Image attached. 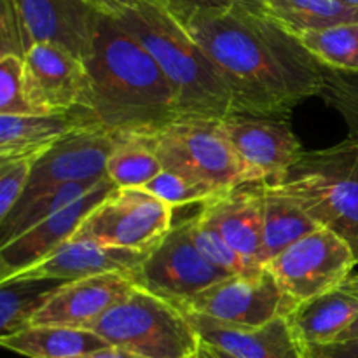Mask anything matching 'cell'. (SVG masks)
<instances>
[{
  "label": "cell",
  "instance_id": "1",
  "mask_svg": "<svg viewBox=\"0 0 358 358\" xmlns=\"http://www.w3.org/2000/svg\"><path fill=\"white\" fill-rule=\"evenodd\" d=\"M184 27L229 86L233 114L289 117L320 96L325 66L268 14L234 6L196 14Z\"/></svg>",
  "mask_w": 358,
  "mask_h": 358
},
{
  "label": "cell",
  "instance_id": "2",
  "mask_svg": "<svg viewBox=\"0 0 358 358\" xmlns=\"http://www.w3.org/2000/svg\"><path fill=\"white\" fill-rule=\"evenodd\" d=\"M84 63L93 112L114 135L152 136L180 119L161 66L114 16L98 14L93 48Z\"/></svg>",
  "mask_w": 358,
  "mask_h": 358
},
{
  "label": "cell",
  "instance_id": "3",
  "mask_svg": "<svg viewBox=\"0 0 358 358\" xmlns=\"http://www.w3.org/2000/svg\"><path fill=\"white\" fill-rule=\"evenodd\" d=\"M114 17L161 66L180 119H226L233 114V94L219 69L170 13L138 0Z\"/></svg>",
  "mask_w": 358,
  "mask_h": 358
},
{
  "label": "cell",
  "instance_id": "4",
  "mask_svg": "<svg viewBox=\"0 0 358 358\" xmlns=\"http://www.w3.org/2000/svg\"><path fill=\"white\" fill-rule=\"evenodd\" d=\"M315 222L348 243L358 262V140L304 152L278 184Z\"/></svg>",
  "mask_w": 358,
  "mask_h": 358
},
{
  "label": "cell",
  "instance_id": "5",
  "mask_svg": "<svg viewBox=\"0 0 358 358\" xmlns=\"http://www.w3.org/2000/svg\"><path fill=\"white\" fill-rule=\"evenodd\" d=\"M114 348L145 358H196L201 339L171 301L136 287L90 327Z\"/></svg>",
  "mask_w": 358,
  "mask_h": 358
},
{
  "label": "cell",
  "instance_id": "6",
  "mask_svg": "<svg viewBox=\"0 0 358 358\" xmlns=\"http://www.w3.org/2000/svg\"><path fill=\"white\" fill-rule=\"evenodd\" d=\"M147 138L164 171L206 185L217 194L252 184L220 119H178Z\"/></svg>",
  "mask_w": 358,
  "mask_h": 358
},
{
  "label": "cell",
  "instance_id": "7",
  "mask_svg": "<svg viewBox=\"0 0 358 358\" xmlns=\"http://www.w3.org/2000/svg\"><path fill=\"white\" fill-rule=\"evenodd\" d=\"M173 210L140 187L115 189L86 217L72 240L150 254L173 227Z\"/></svg>",
  "mask_w": 358,
  "mask_h": 358
},
{
  "label": "cell",
  "instance_id": "8",
  "mask_svg": "<svg viewBox=\"0 0 358 358\" xmlns=\"http://www.w3.org/2000/svg\"><path fill=\"white\" fill-rule=\"evenodd\" d=\"M173 304L220 324L261 327L275 318L287 317L297 303L280 287L268 268H261L227 276L191 299Z\"/></svg>",
  "mask_w": 358,
  "mask_h": 358
},
{
  "label": "cell",
  "instance_id": "9",
  "mask_svg": "<svg viewBox=\"0 0 358 358\" xmlns=\"http://www.w3.org/2000/svg\"><path fill=\"white\" fill-rule=\"evenodd\" d=\"M357 264L348 243L320 227L273 257L266 268L299 304L336 289Z\"/></svg>",
  "mask_w": 358,
  "mask_h": 358
},
{
  "label": "cell",
  "instance_id": "10",
  "mask_svg": "<svg viewBox=\"0 0 358 358\" xmlns=\"http://www.w3.org/2000/svg\"><path fill=\"white\" fill-rule=\"evenodd\" d=\"M229 273L206 261L196 247L191 234V222L177 224L149 254L142 268L136 271L138 287L171 303H182L220 280Z\"/></svg>",
  "mask_w": 358,
  "mask_h": 358
},
{
  "label": "cell",
  "instance_id": "11",
  "mask_svg": "<svg viewBox=\"0 0 358 358\" xmlns=\"http://www.w3.org/2000/svg\"><path fill=\"white\" fill-rule=\"evenodd\" d=\"M220 128L243 161L252 184H278L306 152L289 117L231 114L220 119Z\"/></svg>",
  "mask_w": 358,
  "mask_h": 358
},
{
  "label": "cell",
  "instance_id": "12",
  "mask_svg": "<svg viewBox=\"0 0 358 358\" xmlns=\"http://www.w3.org/2000/svg\"><path fill=\"white\" fill-rule=\"evenodd\" d=\"M24 96L37 114L93 110L91 79L84 59L49 42H38L23 58Z\"/></svg>",
  "mask_w": 358,
  "mask_h": 358
},
{
  "label": "cell",
  "instance_id": "13",
  "mask_svg": "<svg viewBox=\"0 0 358 358\" xmlns=\"http://www.w3.org/2000/svg\"><path fill=\"white\" fill-rule=\"evenodd\" d=\"M114 135L101 124L69 135L35 159L27 189L20 201L34 198L56 185L107 178V161L117 145Z\"/></svg>",
  "mask_w": 358,
  "mask_h": 358
},
{
  "label": "cell",
  "instance_id": "14",
  "mask_svg": "<svg viewBox=\"0 0 358 358\" xmlns=\"http://www.w3.org/2000/svg\"><path fill=\"white\" fill-rule=\"evenodd\" d=\"M115 189H119L117 185L110 178H105L79 201L35 224L14 240L0 245V282L38 264L72 240L86 217Z\"/></svg>",
  "mask_w": 358,
  "mask_h": 358
},
{
  "label": "cell",
  "instance_id": "15",
  "mask_svg": "<svg viewBox=\"0 0 358 358\" xmlns=\"http://www.w3.org/2000/svg\"><path fill=\"white\" fill-rule=\"evenodd\" d=\"M136 287V280L124 273H107L69 282L31 318L30 325L90 329Z\"/></svg>",
  "mask_w": 358,
  "mask_h": 358
},
{
  "label": "cell",
  "instance_id": "16",
  "mask_svg": "<svg viewBox=\"0 0 358 358\" xmlns=\"http://www.w3.org/2000/svg\"><path fill=\"white\" fill-rule=\"evenodd\" d=\"M31 45L49 42L86 59L93 48L98 10L86 0H14Z\"/></svg>",
  "mask_w": 358,
  "mask_h": 358
},
{
  "label": "cell",
  "instance_id": "17",
  "mask_svg": "<svg viewBox=\"0 0 358 358\" xmlns=\"http://www.w3.org/2000/svg\"><path fill=\"white\" fill-rule=\"evenodd\" d=\"M203 217L254 268H266L264 184H243L203 203Z\"/></svg>",
  "mask_w": 358,
  "mask_h": 358
},
{
  "label": "cell",
  "instance_id": "18",
  "mask_svg": "<svg viewBox=\"0 0 358 358\" xmlns=\"http://www.w3.org/2000/svg\"><path fill=\"white\" fill-rule=\"evenodd\" d=\"M184 313L201 343L234 358H304L303 345L287 317L275 318L261 327H234L203 315Z\"/></svg>",
  "mask_w": 358,
  "mask_h": 358
},
{
  "label": "cell",
  "instance_id": "19",
  "mask_svg": "<svg viewBox=\"0 0 358 358\" xmlns=\"http://www.w3.org/2000/svg\"><path fill=\"white\" fill-rule=\"evenodd\" d=\"M149 254L129 248L107 247L86 240H70L38 264L10 276V278H38L76 282L107 273H124L135 278ZM9 280V278H7Z\"/></svg>",
  "mask_w": 358,
  "mask_h": 358
},
{
  "label": "cell",
  "instance_id": "20",
  "mask_svg": "<svg viewBox=\"0 0 358 358\" xmlns=\"http://www.w3.org/2000/svg\"><path fill=\"white\" fill-rule=\"evenodd\" d=\"M100 124L91 108L30 115H0V163L38 159L69 135Z\"/></svg>",
  "mask_w": 358,
  "mask_h": 358
},
{
  "label": "cell",
  "instance_id": "21",
  "mask_svg": "<svg viewBox=\"0 0 358 358\" xmlns=\"http://www.w3.org/2000/svg\"><path fill=\"white\" fill-rule=\"evenodd\" d=\"M357 318L358 275H350L336 289L296 304L287 315L294 334L303 346L336 341Z\"/></svg>",
  "mask_w": 358,
  "mask_h": 358
},
{
  "label": "cell",
  "instance_id": "22",
  "mask_svg": "<svg viewBox=\"0 0 358 358\" xmlns=\"http://www.w3.org/2000/svg\"><path fill=\"white\" fill-rule=\"evenodd\" d=\"M0 345L27 358H86L110 346L90 329L62 325H28L16 334L0 338Z\"/></svg>",
  "mask_w": 358,
  "mask_h": 358
},
{
  "label": "cell",
  "instance_id": "23",
  "mask_svg": "<svg viewBox=\"0 0 358 358\" xmlns=\"http://www.w3.org/2000/svg\"><path fill=\"white\" fill-rule=\"evenodd\" d=\"M266 14L299 37L345 23H358V7L341 0H262Z\"/></svg>",
  "mask_w": 358,
  "mask_h": 358
},
{
  "label": "cell",
  "instance_id": "24",
  "mask_svg": "<svg viewBox=\"0 0 358 358\" xmlns=\"http://www.w3.org/2000/svg\"><path fill=\"white\" fill-rule=\"evenodd\" d=\"M317 229H320V226L296 201L275 191L271 185L264 184L262 243H264L266 261L269 262L290 245Z\"/></svg>",
  "mask_w": 358,
  "mask_h": 358
},
{
  "label": "cell",
  "instance_id": "25",
  "mask_svg": "<svg viewBox=\"0 0 358 358\" xmlns=\"http://www.w3.org/2000/svg\"><path fill=\"white\" fill-rule=\"evenodd\" d=\"M103 180L105 178H100V180L70 182V184L56 185V187L48 189V191L38 192L34 198L20 201L10 210L9 215L0 222V245L14 240L21 233L35 226V224L49 219L55 213H58L59 210L79 201L80 198H84L87 192L98 187Z\"/></svg>",
  "mask_w": 358,
  "mask_h": 358
},
{
  "label": "cell",
  "instance_id": "26",
  "mask_svg": "<svg viewBox=\"0 0 358 358\" xmlns=\"http://www.w3.org/2000/svg\"><path fill=\"white\" fill-rule=\"evenodd\" d=\"M69 282L38 278H9L0 282V338L16 334Z\"/></svg>",
  "mask_w": 358,
  "mask_h": 358
},
{
  "label": "cell",
  "instance_id": "27",
  "mask_svg": "<svg viewBox=\"0 0 358 358\" xmlns=\"http://www.w3.org/2000/svg\"><path fill=\"white\" fill-rule=\"evenodd\" d=\"M163 171L147 136H119L107 161V177L119 189H142Z\"/></svg>",
  "mask_w": 358,
  "mask_h": 358
},
{
  "label": "cell",
  "instance_id": "28",
  "mask_svg": "<svg viewBox=\"0 0 358 358\" xmlns=\"http://www.w3.org/2000/svg\"><path fill=\"white\" fill-rule=\"evenodd\" d=\"M299 41L325 69L358 72V23L306 31Z\"/></svg>",
  "mask_w": 358,
  "mask_h": 358
},
{
  "label": "cell",
  "instance_id": "29",
  "mask_svg": "<svg viewBox=\"0 0 358 358\" xmlns=\"http://www.w3.org/2000/svg\"><path fill=\"white\" fill-rule=\"evenodd\" d=\"M189 222H191V234L196 247L205 255L206 261L212 262L213 266L229 273V275H240V273L261 269L254 268L243 255L238 254L201 213L189 219Z\"/></svg>",
  "mask_w": 358,
  "mask_h": 358
},
{
  "label": "cell",
  "instance_id": "30",
  "mask_svg": "<svg viewBox=\"0 0 358 358\" xmlns=\"http://www.w3.org/2000/svg\"><path fill=\"white\" fill-rule=\"evenodd\" d=\"M320 96L345 119L350 138L358 140V72L325 69Z\"/></svg>",
  "mask_w": 358,
  "mask_h": 358
},
{
  "label": "cell",
  "instance_id": "31",
  "mask_svg": "<svg viewBox=\"0 0 358 358\" xmlns=\"http://www.w3.org/2000/svg\"><path fill=\"white\" fill-rule=\"evenodd\" d=\"M142 189L170 205L171 208H180V206L192 205V203H205L219 196L206 185L196 184L180 175L164 170L152 180L147 182Z\"/></svg>",
  "mask_w": 358,
  "mask_h": 358
},
{
  "label": "cell",
  "instance_id": "32",
  "mask_svg": "<svg viewBox=\"0 0 358 358\" xmlns=\"http://www.w3.org/2000/svg\"><path fill=\"white\" fill-rule=\"evenodd\" d=\"M37 114L24 96V66L17 56H0V115Z\"/></svg>",
  "mask_w": 358,
  "mask_h": 358
},
{
  "label": "cell",
  "instance_id": "33",
  "mask_svg": "<svg viewBox=\"0 0 358 358\" xmlns=\"http://www.w3.org/2000/svg\"><path fill=\"white\" fill-rule=\"evenodd\" d=\"M34 163V159L0 163V222L23 198Z\"/></svg>",
  "mask_w": 358,
  "mask_h": 358
},
{
  "label": "cell",
  "instance_id": "34",
  "mask_svg": "<svg viewBox=\"0 0 358 358\" xmlns=\"http://www.w3.org/2000/svg\"><path fill=\"white\" fill-rule=\"evenodd\" d=\"M31 42L24 30L14 0H2L0 13V56H17L23 59L30 51Z\"/></svg>",
  "mask_w": 358,
  "mask_h": 358
},
{
  "label": "cell",
  "instance_id": "35",
  "mask_svg": "<svg viewBox=\"0 0 358 358\" xmlns=\"http://www.w3.org/2000/svg\"><path fill=\"white\" fill-rule=\"evenodd\" d=\"M138 2V0H136ZM142 2L154 3L161 7L166 13H170L178 23L185 24L196 14L205 13V10H217V9H229L234 6H243L252 9L245 0H142ZM254 10V9H252ZM257 13V10H255Z\"/></svg>",
  "mask_w": 358,
  "mask_h": 358
},
{
  "label": "cell",
  "instance_id": "36",
  "mask_svg": "<svg viewBox=\"0 0 358 358\" xmlns=\"http://www.w3.org/2000/svg\"><path fill=\"white\" fill-rule=\"evenodd\" d=\"M304 358H358V338L304 345Z\"/></svg>",
  "mask_w": 358,
  "mask_h": 358
},
{
  "label": "cell",
  "instance_id": "37",
  "mask_svg": "<svg viewBox=\"0 0 358 358\" xmlns=\"http://www.w3.org/2000/svg\"><path fill=\"white\" fill-rule=\"evenodd\" d=\"M86 2L98 13L107 14V16H117L135 6L136 0H86Z\"/></svg>",
  "mask_w": 358,
  "mask_h": 358
},
{
  "label": "cell",
  "instance_id": "38",
  "mask_svg": "<svg viewBox=\"0 0 358 358\" xmlns=\"http://www.w3.org/2000/svg\"><path fill=\"white\" fill-rule=\"evenodd\" d=\"M86 358H145V357H140L136 353L131 352H126V350L121 348H114V346H108V348L100 350L96 353H91Z\"/></svg>",
  "mask_w": 358,
  "mask_h": 358
},
{
  "label": "cell",
  "instance_id": "39",
  "mask_svg": "<svg viewBox=\"0 0 358 358\" xmlns=\"http://www.w3.org/2000/svg\"><path fill=\"white\" fill-rule=\"evenodd\" d=\"M352 338H358V318L352 325H350L348 329H346L345 332H343L341 336H339V339H352ZM339 339H336V341H339Z\"/></svg>",
  "mask_w": 358,
  "mask_h": 358
},
{
  "label": "cell",
  "instance_id": "40",
  "mask_svg": "<svg viewBox=\"0 0 358 358\" xmlns=\"http://www.w3.org/2000/svg\"><path fill=\"white\" fill-rule=\"evenodd\" d=\"M196 358H219L215 352H213V348H210L208 345H205V343H201V348H199L198 352V357Z\"/></svg>",
  "mask_w": 358,
  "mask_h": 358
},
{
  "label": "cell",
  "instance_id": "41",
  "mask_svg": "<svg viewBox=\"0 0 358 358\" xmlns=\"http://www.w3.org/2000/svg\"><path fill=\"white\" fill-rule=\"evenodd\" d=\"M245 2H247L248 6L252 7V9L257 10V13H264L266 14V9H264V3H262V0H245Z\"/></svg>",
  "mask_w": 358,
  "mask_h": 358
},
{
  "label": "cell",
  "instance_id": "42",
  "mask_svg": "<svg viewBox=\"0 0 358 358\" xmlns=\"http://www.w3.org/2000/svg\"><path fill=\"white\" fill-rule=\"evenodd\" d=\"M210 348H212V346H210ZM213 352H215L217 355H219V358H234V357L227 355V353H224V352H219V350H215V348H213Z\"/></svg>",
  "mask_w": 358,
  "mask_h": 358
},
{
  "label": "cell",
  "instance_id": "43",
  "mask_svg": "<svg viewBox=\"0 0 358 358\" xmlns=\"http://www.w3.org/2000/svg\"><path fill=\"white\" fill-rule=\"evenodd\" d=\"M343 3H346V6H352V7H358V0H341Z\"/></svg>",
  "mask_w": 358,
  "mask_h": 358
}]
</instances>
